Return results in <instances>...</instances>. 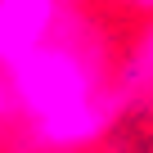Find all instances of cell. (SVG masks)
<instances>
[{
  "label": "cell",
  "mask_w": 153,
  "mask_h": 153,
  "mask_svg": "<svg viewBox=\"0 0 153 153\" xmlns=\"http://www.w3.org/2000/svg\"><path fill=\"white\" fill-rule=\"evenodd\" d=\"M5 81L18 108V135L36 153H86L95 149L122 104L126 90L117 81V68L108 63L104 36L68 14L63 32L5 68Z\"/></svg>",
  "instance_id": "6da1fadb"
},
{
  "label": "cell",
  "mask_w": 153,
  "mask_h": 153,
  "mask_svg": "<svg viewBox=\"0 0 153 153\" xmlns=\"http://www.w3.org/2000/svg\"><path fill=\"white\" fill-rule=\"evenodd\" d=\"M68 0H0V68H14L68 23Z\"/></svg>",
  "instance_id": "7a4b0ae2"
},
{
  "label": "cell",
  "mask_w": 153,
  "mask_h": 153,
  "mask_svg": "<svg viewBox=\"0 0 153 153\" xmlns=\"http://www.w3.org/2000/svg\"><path fill=\"white\" fill-rule=\"evenodd\" d=\"M117 81H122L126 95H140L144 104H153V18L135 32V41H131V50L117 68Z\"/></svg>",
  "instance_id": "3957f363"
},
{
  "label": "cell",
  "mask_w": 153,
  "mask_h": 153,
  "mask_svg": "<svg viewBox=\"0 0 153 153\" xmlns=\"http://www.w3.org/2000/svg\"><path fill=\"white\" fill-rule=\"evenodd\" d=\"M5 131L18 135V108H14V90L5 81V68H0V135H5Z\"/></svg>",
  "instance_id": "277c9868"
},
{
  "label": "cell",
  "mask_w": 153,
  "mask_h": 153,
  "mask_svg": "<svg viewBox=\"0 0 153 153\" xmlns=\"http://www.w3.org/2000/svg\"><path fill=\"white\" fill-rule=\"evenodd\" d=\"M113 5H122L131 14H153V0H113Z\"/></svg>",
  "instance_id": "5b68a950"
},
{
  "label": "cell",
  "mask_w": 153,
  "mask_h": 153,
  "mask_svg": "<svg viewBox=\"0 0 153 153\" xmlns=\"http://www.w3.org/2000/svg\"><path fill=\"white\" fill-rule=\"evenodd\" d=\"M68 5H72V0H68Z\"/></svg>",
  "instance_id": "8992f818"
}]
</instances>
